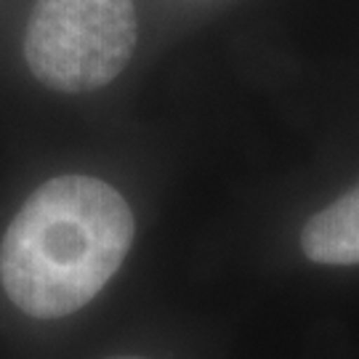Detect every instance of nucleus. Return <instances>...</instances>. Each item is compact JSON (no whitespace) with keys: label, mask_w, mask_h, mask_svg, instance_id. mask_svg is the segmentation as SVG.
<instances>
[{"label":"nucleus","mask_w":359,"mask_h":359,"mask_svg":"<svg viewBox=\"0 0 359 359\" xmlns=\"http://www.w3.org/2000/svg\"><path fill=\"white\" fill-rule=\"evenodd\" d=\"M112 359H144V357H112Z\"/></svg>","instance_id":"4"},{"label":"nucleus","mask_w":359,"mask_h":359,"mask_svg":"<svg viewBox=\"0 0 359 359\" xmlns=\"http://www.w3.org/2000/svg\"><path fill=\"white\" fill-rule=\"evenodd\" d=\"M136 35L133 0H38L27 22L25 59L48 88L88 93L126 69Z\"/></svg>","instance_id":"2"},{"label":"nucleus","mask_w":359,"mask_h":359,"mask_svg":"<svg viewBox=\"0 0 359 359\" xmlns=\"http://www.w3.org/2000/svg\"><path fill=\"white\" fill-rule=\"evenodd\" d=\"M301 248L309 261L325 266L359 264V184L320 210L301 234Z\"/></svg>","instance_id":"3"},{"label":"nucleus","mask_w":359,"mask_h":359,"mask_svg":"<svg viewBox=\"0 0 359 359\" xmlns=\"http://www.w3.org/2000/svg\"><path fill=\"white\" fill-rule=\"evenodd\" d=\"M126 197L93 176H56L32 192L0 243V285L16 309L59 320L90 304L133 243Z\"/></svg>","instance_id":"1"}]
</instances>
